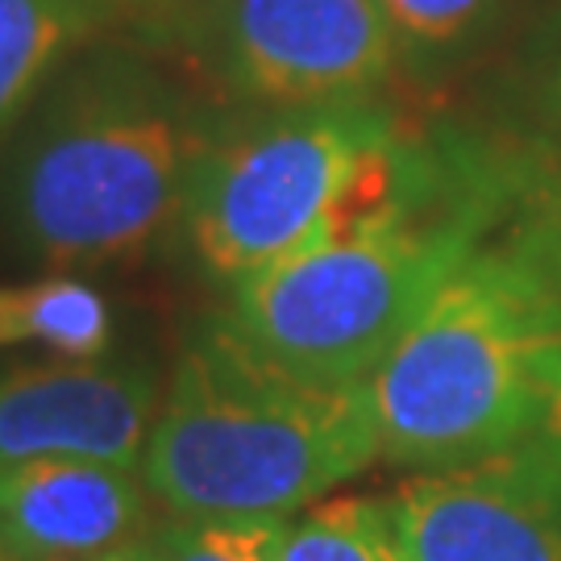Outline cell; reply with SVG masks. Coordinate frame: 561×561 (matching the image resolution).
Segmentation results:
<instances>
[{"instance_id":"obj_6","label":"cell","mask_w":561,"mask_h":561,"mask_svg":"<svg viewBox=\"0 0 561 561\" xmlns=\"http://www.w3.org/2000/svg\"><path fill=\"white\" fill-rule=\"evenodd\" d=\"M208 59L254 104L358 101L391 71L396 34L379 0H213Z\"/></svg>"},{"instance_id":"obj_9","label":"cell","mask_w":561,"mask_h":561,"mask_svg":"<svg viewBox=\"0 0 561 561\" xmlns=\"http://www.w3.org/2000/svg\"><path fill=\"white\" fill-rule=\"evenodd\" d=\"M150 486L138 466L80 458L0 470V553L18 561H96L150 533Z\"/></svg>"},{"instance_id":"obj_7","label":"cell","mask_w":561,"mask_h":561,"mask_svg":"<svg viewBox=\"0 0 561 561\" xmlns=\"http://www.w3.org/2000/svg\"><path fill=\"white\" fill-rule=\"evenodd\" d=\"M387 507L408 561H561V454L541 437L421 470Z\"/></svg>"},{"instance_id":"obj_10","label":"cell","mask_w":561,"mask_h":561,"mask_svg":"<svg viewBox=\"0 0 561 561\" xmlns=\"http://www.w3.org/2000/svg\"><path fill=\"white\" fill-rule=\"evenodd\" d=\"M104 13L108 0H0V138Z\"/></svg>"},{"instance_id":"obj_3","label":"cell","mask_w":561,"mask_h":561,"mask_svg":"<svg viewBox=\"0 0 561 561\" xmlns=\"http://www.w3.org/2000/svg\"><path fill=\"white\" fill-rule=\"evenodd\" d=\"M561 275L528 245H474L366 379L379 458L445 470L537 433Z\"/></svg>"},{"instance_id":"obj_15","label":"cell","mask_w":561,"mask_h":561,"mask_svg":"<svg viewBox=\"0 0 561 561\" xmlns=\"http://www.w3.org/2000/svg\"><path fill=\"white\" fill-rule=\"evenodd\" d=\"M520 241H528V245L561 275V180L545 187L541 208H537V217H528Z\"/></svg>"},{"instance_id":"obj_12","label":"cell","mask_w":561,"mask_h":561,"mask_svg":"<svg viewBox=\"0 0 561 561\" xmlns=\"http://www.w3.org/2000/svg\"><path fill=\"white\" fill-rule=\"evenodd\" d=\"M279 561H408L387 500L341 495L287 524Z\"/></svg>"},{"instance_id":"obj_8","label":"cell","mask_w":561,"mask_h":561,"mask_svg":"<svg viewBox=\"0 0 561 561\" xmlns=\"http://www.w3.org/2000/svg\"><path fill=\"white\" fill-rule=\"evenodd\" d=\"M159 403V375L146 362L59 358L0 370V470L42 458L141 466Z\"/></svg>"},{"instance_id":"obj_14","label":"cell","mask_w":561,"mask_h":561,"mask_svg":"<svg viewBox=\"0 0 561 561\" xmlns=\"http://www.w3.org/2000/svg\"><path fill=\"white\" fill-rule=\"evenodd\" d=\"M379 9L396 42L437 50L466 38L495 9V0H379Z\"/></svg>"},{"instance_id":"obj_16","label":"cell","mask_w":561,"mask_h":561,"mask_svg":"<svg viewBox=\"0 0 561 561\" xmlns=\"http://www.w3.org/2000/svg\"><path fill=\"white\" fill-rule=\"evenodd\" d=\"M545 445H553L561 454V341L549 358V370H545V396H541V416H537V433Z\"/></svg>"},{"instance_id":"obj_19","label":"cell","mask_w":561,"mask_h":561,"mask_svg":"<svg viewBox=\"0 0 561 561\" xmlns=\"http://www.w3.org/2000/svg\"><path fill=\"white\" fill-rule=\"evenodd\" d=\"M0 561H18V558H9V553H0Z\"/></svg>"},{"instance_id":"obj_11","label":"cell","mask_w":561,"mask_h":561,"mask_svg":"<svg viewBox=\"0 0 561 561\" xmlns=\"http://www.w3.org/2000/svg\"><path fill=\"white\" fill-rule=\"evenodd\" d=\"M46 345L59 358H104L113 345V308L96 287L50 275L0 287V350Z\"/></svg>"},{"instance_id":"obj_2","label":"cell","mask_w":561,"mask_h":561,"mask_svg":"<svg viewBox=\"0 0 561 561\" xmlns=\"http://www.w3.org/2000/svg\"><path fill=\"white\" fill-rule=\"evenodd\" d=\"M213 121L134 59L67 76L21 138L4 229L21 259L71 271L146 254L180 225Z\"/></svg>"},{"instance_id":"obj_1","label":"cell","mask_w":561,"mask_h":561,"mask_svg":"<svg viewBox=\"0 0 561 561\" xmlns=\"http://www.w3.org/2000/svg\"><path fill=\"white\" fill-rule=\"evenodd\" d=\"M375 458L366 382H304L213 317L171 370L141 479L180 520H287Z\"/></svg>"},{"instance_id":"obj_13","label":"cell","mask_w":561,"mask_h":561,"mask_svg":"<svg viewBox=\"0 0 561 561\" xmlns=\"http://www.w3.org/2000/svg\"><path fill=\"white\" fill-rule=\"evenodd\" d=\"M287 520H171L162 561H279Z\"/></svg>"},{"instance_id":"obj_5","label":"cell","mask_w":561,"mask_h":561,"mask_svg":"<svg viewBox=\"0 0 561 561\" xmlns=\"http://www.w3.org/2000/svg\"><path fill=\"white\" fill-rule=\"evenodd\" d=\"M424 154L362 101L291 104L213 125L183 192L180 233L221 283L375 217L416 183Z\"/></svg>"},{"instance_id":"obj_18","label":"cell","mask_w":561,"mask_h":561,"mask_svg":"<svg viewBox=\"0 0 561 561\" xmlns=\"http://www.w3.org/2000/svg\"><path fill=\"white\" fill-rule=\"evenodd\" d=\"M113 9H138V4H154V0H108Z\"/></svg>"},{"instance_id":"obj_4","label":"cell","mask_w":561,"mask_h":561,"mask_svg":"<svg viewBox=\"0 0 561 561\" xmlns=\"http://www.w3.org/2000/svg\"><path fill=\"white\" fill-rule=\"evenodd\" d=\"M482 208L424 162L375 217L229 287L221 317L266 362L321 387H362L428 296L474 254Z\"/></svg>"},{"instance_id":"obj_17","label":"cell","mask_w":561,"mask_h":561,"mask_svg":"<svg viewBox=\"0 0 561 561\" xmlns=\"http://www.w3.org/2000/svg\"><path fill=\"white\" fill-rule=\"evenodd\" d=\"M96 561H162V528H150V533L134 537V541L117 545V549H108Z\"/></svg>"}]
</instances>
